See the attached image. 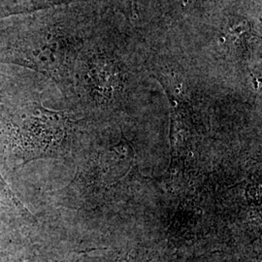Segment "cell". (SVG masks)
Segmentation results:
<instances>
[{
    "label": "cell",
    "mask_w": 262,
    "mask_h": 262,
    "mask_svg": "<svg viewBox=\"0 0 262 262\" xmlns=\"http://www.w3.org/2000/svg\"><path fill=\"white\" fill-rule=\"evenodd\" d=\"M72 122L41 106L21 107L0 123V162L12 172L41 159H62L74 139Z\"/></svg>",
    "instance_id": "6da1fadb"
},
{
    "label": "cell",
    "mask_w": 262,
    "mask_h": 262,
    "mask_svg": "<svg viewBox=\"0 0 262 262\" xmlns=\"http://www.w3.org/2000/svg\"><path fill=\"white\" fill-rule=\"evenodd\" d=\"M0 205L12 209L20 215L35 221V216L28 210V208L20 201L19 197L13 191L8 183L5 181V178L0 171Z\"/></svg>",
    "instance_id": "7a4b0ae2"
}]
</instances>
